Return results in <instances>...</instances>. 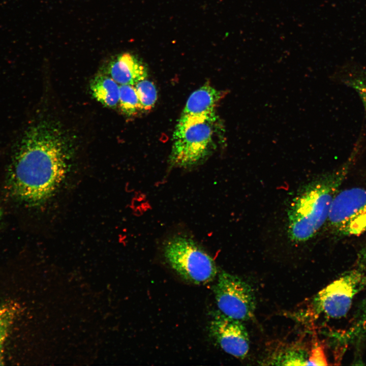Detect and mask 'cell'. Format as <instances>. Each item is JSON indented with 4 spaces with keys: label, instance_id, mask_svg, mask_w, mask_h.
Wrapping results in <instances>:
<instances>
[{
    "label": "cell",
    "instance_id": "obj_1",
    "mask_svg": "<svg viewBox=\"0 0 366 366\" xmlns=\"http://www.w3.org/2000/svg\"><path fill=\"white\" fill-rule=\"evenodd\" d=\"M71 152V141L57 124L44 120L29 126L17 141L9 167L13 194L32 205L48 200L67 174Z\"/></svg>",
    "mask_w": 366,
    "mask_h": 366
},
{
    "label": "cell",
    "instance_id": "obj_2",
    "mask_svg": "<svg viewBox=\"0 0 366 366\" xmlns=\"http://www.w3.org/2000/svg\"><path fill=\"white\" fill-rule=\"evenodd\" d=\"M355 156L353 153L342 166L310 182L293 199L288 211V233L292 242L309 240L326 223L332 201Z\"/></svg>",
    "mask_w": 366,
    "mask_h": 366
},
{
    "label": "cell",
    "instance_id": "obj_3",
    "mask_svg": "<svg viewBox=\"0 0 366 366\" xmlns=\"http://www.w3.org/2000/svg\"><path fill=\"white\" fill-rule=\"evenodd\" d=\"M217 119L180 117L173 135L171 167L190 168L207 158L215 146Z\"/></svg>",
    "mask_w": 366,
    "mask_h": 366
},
{
    "label": "cell",
    "instance_id": "obj_4",
    "mask_svg": "<svg viewBox=\"0 0 366 366\" xmlns=\"http://www.w3.org/2000/svg\"><path fill=\"white\" fill-rule=\"evenodd\" d=\"M164 257L171 268L184 280L205 284L215 278L218 268L213 258L193 238L176 234L165 241Z\"/></svg>",
    "mask_w": 366,
    "mask_h": 366
},
{
    "label": "cell",
    "instance_id": "obj_5",
    "mask_svg": "<svg viewBox=\"0 0 366 366\" xmlns=\"http://www.w3.org/2000/svg\"><path fill=\"white\" fill-rule=\"evenodd\" d=\"M326 223L332 234L342 237L366 233V188L339 191L330 207Z\"/></svg>",
    "mask_w": 366,
    "mask_h": 366
},
{
    "label": "cell",
    "instance_id": "obj_6",
    "mask_svg": "<svg viewBox=\"0 0 366 366\" xmlns=\"http://www.w3.org/2000/svg\"><path fill=\"white\" fill-rule=\"evenodd\" d=\"M362 260L318 293L314 304L319 313L331 318L347 314L354 297L366 284V264Z\"/></svg>",
    "mask_w": 366,
    "mask_h": 366
},
{
    "label": "cell",
    "instance_id": "obj_7",
    "mask_svg": "<svg viewBox=\"0 0 366 366\" xmlns=\"http://www.w3.org/2000/svg\"><path fill=\"white\" fill-rule=\"evenodd\" d=\"M213 287L219 311L240 320L252 319L256 309V298L252 287L236 276L221 271Z\"/></svg>",
    "mask_w": 366,
    "mask_h": 366
},
{
    "label": "cell",
    "instance_id": "obj_8",
    "mask_svg": "<svg viewBox=\"0 0 366 366\" xmlns=\"http://www.w3.org/2000/svg\"><path fill=\"white\" fill-rule=\"evenodd\" d=\"M209 331L211 337L227 353L240 359L247 355L250 340L241 321L217 311L212 314Z\"/></svg>",
    "mask_w": 366,
    "mask_h": 366
},
{
    "label": "cell",
    "instance_id": "obj_9",
    "mask_svg": "<svg viewBox=\"0 0 366 366\" xmlns=\"http://www.w3.org/2000/svg\"><path fill=\"white\" fill-rule=\"evenodd\" d=\"M224 93L208 82L193 92L189 97L181 117L208 119L217 117L216 107Z\"/></svg>",
    "mask_w": 366,
    "mask_h": 366
},
{
    "label": "cell",
    "instance_id": "obj_10",
    "mask_svg": "<svg viewBox=\"0 0 366 366\" xmlns=\"http://www.w3.org/2000/svg\"><path fill=\"white\" fill-rule=\"evenodd\" d=\"M108 72L110 76L119 85H134L147 76L145 65L136 57L129 53L121 54L111 62Z\"/></svg>",
    "mask_w": 366,
    "mask_h": 366
},
{
    "label": "cell",
    "instance_id": "obj_11",
    "mask_svg": "<svg viewBox=\"0 0 366 366\" xmlns=\"http://www.w3.org/2000/svg\"><path fill=\"white\" fill-rule=\"evenodd\" d=\"M90 87L94 97L105 106L115 108L119 103V84L110 76L99 74L92 81Z\"/></svg>",
    "mask_w": 366,
    "mask_h": 366
},
{
    "label": "cell",
    "instance_id": "obj_12",
    "mask_svg": "<svg viewBox=\"0 0 366 366\" xmlns=\"http://www.w3.org/2000/svg\"><path fill=\"white\" fill-rule=\"evenodd\" d=\"M350 326L343 334V342L350 343L366 337V298L359 304Z\"/></svg>",
    "mask_w": 366,
    "mask_h": 366
},
{
    "label": "cell",
    "instance_id": "obj_13",
    "mask_svg": "<svg viewBox=\"0 0 366 366\" xmlns=\"http://www.w3.org/2000/svg\"><path fill=\"white\" fill-rule=\"evenodd\" d=\"M118 105L121 110L129 116L135 115L142 110L140 102L134 85H119Z\"/></svg>",
    "mask_w": 366,
    "mask_h": 366
},
{
    "label": "cell",
    "instance_id": "obj_14",
    "mask_svg": "<svg viewBox=\"0 0 366 366\" xmlns=\"http://www.w3.org/2000/svg\"><path fill=\"white\" fill-rule=\"evenodd\" d=\"M138 96L142 110H151L157 100V91L154 83L146 78L141 80L134 85Z\"/></svg>",
    "mask_w": 366,
    "mask_h": 366
},
{
    "label": "cell",
    "instance_id": "obj_15",
    "mask_svg": "<svg viewBox=\"0 0 366 366\" xmlns=\"http://www.w3.org/2000/svg\"><path fill=\"white\" fill-rule=\"evenodd\" d=\"M342 81L357 93L361 100L366 114V72L349 73L342 77Z\"/></svg>",
    "mask_w": 366,
    "mask_h": 366
},
{
    "label": "cell",
    "instance_id": "obj_16",
    "mask_svg": "<svg viewBox=\"0 0 366 366\" xmlns=\"http://www.w3.org/2000/svg\"><path fill=\"white\" fill-rule=\"evenodd\" d=\"M13 308L8 306L0 307V349L13 318Z\"/></svg>",
    "mask_w": 366,
    "mask_h": 366
},
{
    "label": "cell",
    "instance_id": "obj_17",
    "mask_svg": "<svg viewBox=\"0 0 366 366\" xmlns=\"http://www.w3.org/2000/svg\"><path fill=\"white\" fill-rule=\"evenodd\" d=\"M324 350L320 346L314 347L311 351L307 361V365H328Z\"/></svg>",
    "mask_w": 366,
    "mask_h": 366
},
{
    "label": "cell",
    "instance_id": "obj_18",
    "mask_svg": "<svg viewBox=\"0 0 366 366\" xmlns=\"http://www.w3.org/2000/svg\"><path fill=\"white\" fill-rule=\"evenodd\" d=\"M1 216H2V211H1V208H0V219H1Z\"/></svg>",
    "mask_w": 366,
    "mask_h": 366
}]
</instances>
